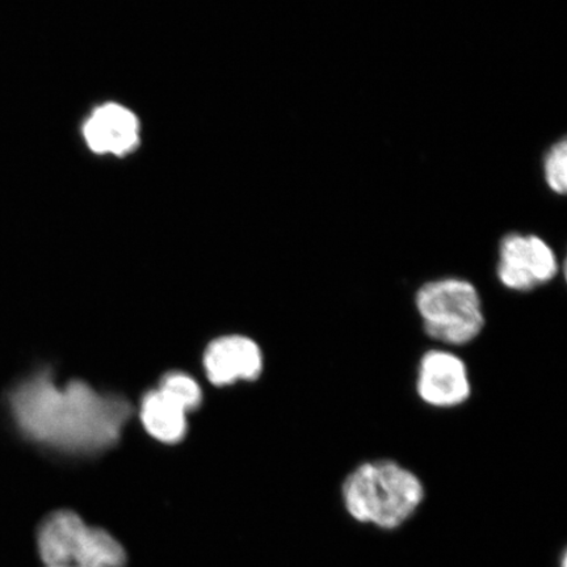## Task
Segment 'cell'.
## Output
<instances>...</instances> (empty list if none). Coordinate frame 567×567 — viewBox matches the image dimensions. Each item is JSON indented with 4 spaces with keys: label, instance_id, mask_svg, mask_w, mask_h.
<instances>
[{
    "label": "cell",
    "instance_id": "cell-1",
    "mask_svg": "<svg viewBox=\"0 0 567 567\" xmlns=\"http://www.w3.org/2000/svg\"><path fill=\"white\" fill-rule=\"evenodd\" d=\"M13 423L35 443L70 453H95L115 444L130 421V402L97 393L83 381L56 385L44 371L11 390Z\"/></svg>",
    "mask_w": 567,
    "mask_h": 567
},
{
    "label": "cell",
    "instance_id": "cell-2",
    "mask_svg": "<svg viewBox=\"0 0 567 567\" xmlns=\"http://www.w3.org/2000/svg\"><path fill=\"white\" fill-rule=\"evenodd\" d=\"M424 486L415 473L392 460L368 461L346 477L342 498L354 520L382 529L406 523L421 507Z\"/></svg>",
    "mask_w": 567,
    "mask_h": 567
},
{
    "label": "cell",
    "instance_id": "cell-3",
    "mask_svg": "<svg viewBox=\"0 0 567 567\" xmlns=\"http://www.w3.org/2000/svg\"><path fill=\"white\" fill-rule=\"evenodd\" d=\"M415 308L425 336L450 347L472 343L486 324L478 289L461 278L423 284L415 295Z\"/></svg>",
    "mask_w": 567,
    "mask_h": 567
},
{
    "label": "cell",
    "instance_id": "cell-4",
    "mask_svg": "<svg viewBox=\"0 0 567 567\" xmlns=\"http://www.w3.org/2000/svg\"><path fill=\"white\" fill-rule=\"evenodd\" d=\"M39 550L45 567H123L126 559L122 544L70 512L55 513L42 524Z\"/></svg>",
    "mask_w": 567,
    "mask_h": 567
},
{
    "label": "cell",
    "instance_id": "cell-5",
    "mask_svg": "<svg viewBox=\"0 0 567 567\" xmlns=\"http://www.w3.org/2000/svg\"><path fill=\"white\" fill-rule=\"evenodd\" d=\"M559 271L557 255L534 234L509 233L499 244L496 276L502 286L526 293L545 286Z\"/></svg>",
    "mask_w": 567,
    "mask_h": 567
},
{
    "label": "cell",
    "instance_id": "cell-6",
    "mask_svg": "<svg viewBox=\"0 0 567 567\" xmlns=\"http://www.w3.org/2000/svg\"><path fill=\"white\" fill-rule=\"evenodd\" d=\"M415 388L425 405L435 409L458 408L472 395L470 372L464 360L442 349L423 354Z\"/></svg>",
    "mask_w": 567,
    "mask_h": 567
},
{
    "label": "cell",
    "instance_id": "cell-7",
    "mask_svg": "<svg viewBox=\"0 0 567 567\" xmlns=\"http://www.w3.org/2000/svg\"><path fill=\"white\" fill-rule=\"evenodd\" d=\"M204 367L208 379L218 386L238 380H255L264 371V353L250 338L224 337L209 344L204 354Z\"/></svg>",
    "mask_w": 567,
    "mask_h": 567
},
{
    "label": "cell",
    "instance_id": "cell-8",
    "mask_svg": "<svg viewBox=\"0 0 567 567\" xmlns=\"http://www.w3.org/2000/svg\"><path fill=\"white\" fill-rule=\"evenodd\" d=\"M83 133L92 152L125 155L138 144L140 124L125 106L104 104L92 113Z\"/></svg>",
    "mask_w": 567,
    "mask_h": 567
},
{
    "label": "cell",
    "instance_id": "cell-9",
    "mask_svg": "<svg viewBox=\"0 0 567 567\" xmlns=\"http://www.w3.org/2000/svg\"><path fill=\"white\" fill-rule=\"evenodd\" d=\"M141 421L146 431L163 443L181 442L187 432V411L157 389L142 400Z\"/></svg>",
    "mask_w": 567,
    "mask_h": 567
},
{
    "label": "cell",
    "instance_id": "cell-10",
    "mask_svg": "<svg viewBox=\"0 0 567 567\" xmlns=\"http://www.w3.org/2000/svg\"><path fill=\"white\" fill-rule=\"evenodd\" d=\"M158 389L168 396H172L187 413L200 406L203 399L202 389L187 374L181 372L168 373L161 381Z\"/></svg>",
    "mask_w": 567,
    "mask_h": 567
},
{
    "label": "cell",
    "instance_id": "cell-11",
    "mask_svg": "<svg viewBox=\"0 0 567 567\" xmlns=\"http://www.w3.org/2000/svg\"><path fill=\"white\" fill-rule=\"evenodd\" d=\"M545 181L553 193L564 195L567 189V145L566 141L558 142L545 155Z\"/></svg>",
    "mask_w": 567,
    "mask_h": 567
},
{
    "label": "cell",
    "instance_id": "cell-12",
    "mask_svg": "<svg viewBox=\"0 0 567 567\" xmlns=\"http://www.w3.org/2000/svg\"><path fill=\"white\" fill-rule=\"evenodd\" d=\"M561 567H566V556H564V558H563V565H561Z\"/></svg>",
    "mask_w": 567,
    "mask_h": 567
}]
</instances>
